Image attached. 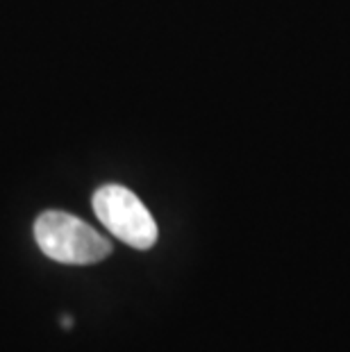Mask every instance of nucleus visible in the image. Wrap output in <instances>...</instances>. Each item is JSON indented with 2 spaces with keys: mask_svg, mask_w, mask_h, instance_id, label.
<instances>
[{
  "mask_svg": "<svg viewBox=\"0 0 350 352\" xmlns=\"http://www.w3.org/2000/svg\"><path fill=\"white\" fill-rule=\"evenodd\" d=\"M34 239L41 252L59 264H98L111 252L100 232L66 212H43L34 221Z\"/></svg>",
  "mask_w": 350,
  "mask_h": 352,
  "instance_id": "1",
  "label": "nucleus"
},
{
  "mask_svg": "<svg viewBox=\"0 0 350 352\" xmlns=\"http://www.w3.org/2000/svg\"><path fill=\"white\" fill-rule=\"evenodd\" d=\"M62 325H64L66 329L73 327V318H71V316H64V318H62Z\"/></svg>",
  "mask_w": 350,
  "mask_h": 352,
  "instance_id": "3",
  "label": "nucleus"
},
{
  "mask_svg": "<svg viewBox=\"0 0 350 352\" xmlns=\"http://www.w3.org/2000/svg\"><path fill=\"white\" fill-rule=\"evenodd\" d=\"M94 212L109 234L121 239L130 248L148 250L157 243L160 230L148 207L135 191L121 184H105L94 193Z\"/></svg>",
  "mask_w": 350,
  "mask_h": 352,
  "instance_id": "2",
  "label": "nucleus"
}]
</instances>
